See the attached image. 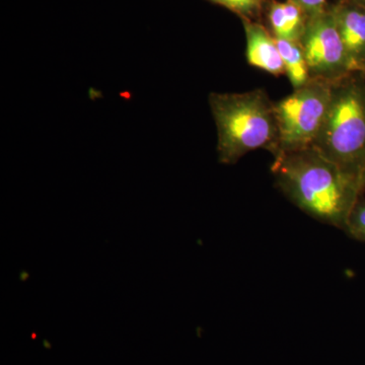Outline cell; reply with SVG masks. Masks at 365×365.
Masks as SVG:
<instances>
[{
  "label": "cell",
  "mask_w": 365,
  "mask_h": 365,
  "mask_svg": "<svg viewBox=\"0 0 365 365\" xmlns=\"http://www.w3.org/2000/svg\"><path fill=\"white\" fill-rule=\"evenodd\" d=\"M307 11L309 16L319 13L331 4L330 0H292Z\"/></svg>",
  "instance_id": "12"
},
{
  "label": "cell",
  "mask_w": 365,
  "mask_h": 365,
  "mask_svg": "<svg viewBox=\"0 0 365 365\" xmlns=\"http://www.w3.org/2000/svg\"><path fill=\"white\" fill-rule=\"evenodd\" d=\"M300 44L312 78L334 83L351 73L330 6L309 16Z\"/></svg>",
  "instance_id": "5"
},
{
  "label": "cell",
  "mask_w": 365,
  "mask_h": 365,
  "mask_svg": "<svg viewBox=\"0 0 365 365\" xmlns=\"http://www.w3.org/2000/svg\"><path fill=\"white\" fill-rule=\"evenodd\" d=\"M275 40L284 64L285 76H287L292 88L297 90L307 85L311 81L312 76L300 42Z\"/></svg>",
  "instance_id": "9"
},
{
  "label": "cell",
  "mask_w": 365,
  "mask_h": 365,
  "mask_svg": "<svg viewBox=\"0 0 365 365\" xmlns=\"http://www.w3.org/2000/svg\"><path fill=\"white\" fill-rule=\"evenodd\" d=\"M237 14L241 19L256 21L263 11L264 0H207Z\"/></svg>",
  "instance_id": "10"
},
{
  "label": "cell",
  "mask_w": 365,
  "mask_h": 365,
  "mask_svg": "<svg viewBox=\"0 0 365 365\" xmlns=\"http://www.w3.org/2000/svg\"><path fill=\"white\" fill-rule=\"evenodd\" d=\"M209 107L217 129L218 162L235 165L251 151L265 150L276 157L279 130L275 104L264 88L246 93H210Z\"/></svg>",
  "instance_id": "2"
},
{
  "label": "cell",
  "mask_w": 365,
  "mask_h": 365,
  "mask_svg": "<svg viewBox=\"0 0 365 365\" xmlns=\"http://www.w3.org/2000/svg\"><path fill=\"white\" fill-rule=\"evenodd\" d=\"M346 234L356 241L365 242V197L362 193L353 206L344 228Z\"/></svg>",
  "instance_id": "11"
},
{
  "label": "cell",
  "mask_w": 365,
  "mask_h": 365,
  "mask_svg": "<svg viewBox=\"0 0 365 365\" xmlns=\"http://www.w3.org/2000/svg\"><path fill=\"white\" fill-rule=\"evenodd\" d=\"M355 4H359V6L365 7V0H351Z\"/></svg>",
  "instance_id": "13"
},
{
  "label": "cell",
  "mask_w": 365,
  "mask_h": 365,
  "mask_svg": "<svg viewBox=\"0 0 365 365\" xmlns=\"http://www.w3.org/2000/svg\"><path fill=\"white\" fill-rule=\"evenodd\" d=\"M313 148L362 182L365 172L364 72H351L332 83L328 111Z\"/></svg>",
  "instance_id": "3"
},
{
  "label": "cell",
  "mask_w": 365,
  "mask_h": 365,
  "mask_svg": "<svg viewBox=\"0 0 365 365\" xmlns=\"http://www.w3.org/2000/svg\"><path fill=\"white\" fill-rule=\"evenodd\" d=\"M309 16L292 0H270L267 6L269 31L275 39L300 42Z\"/></svg>",
  "instance_id": "8"
},
{
  "label": "cell",
  "mask_w": 365,
  "mask_h": 365,
  "mask_svg": "<svg viewBox=\"0 0 365 365\" xmlns=\"http://www.w3.org/2000/svg\"><path fill=\"white\" fill-rule=\"evenodd\" d=\"M264 1H265V0H264Z\"/></svg>",
  "instance_id": "16"
},
{
  "label": "cell",
  "mask_w": 365,
  "mask_h": 365,
  "mask_svg": "<svg viewBox=\"0 0 365 365\" xmlns=\"http://www.w3.org/2000/svg\"><path fill=\"white\" fill-rule=\"evenodd\" d=\"M336 25L344 45L351 72H364L365 67V7L351 0L331 2Z\"/></svg>",
  "instance_id": "6"
},
{
  "label": "cell",
  "mask_w": 365,
  "mask_h": 365,
  "mask_svg": "<svg viewBox=\"0 0 365 365\" xmlns=\"http://www.w3.org/2000/svg\"><path fill=\"white\" fill-rule=\"evenodd\" d=\"M271 173L290 202L314 220L343 230L353 206L364 193L359 180L313 146L274 158Z\"/></svg>",
  "instance_id": "1"
},
{
  "label": "cell",
  "mask_w": 365,
  "mask_h": 365,
  "mask_svg": "<svg viewBox=\"0 0 365 365\" xmlns=\"http://www.w3.org/2000/svg\"><path fill=\"white\" fill-rule=\"evenodd\" d=\"M362 187H364V191L365 192V172L364 176H362Z\"/></svg>",
  "instance_id": "14"
},
{
  "label": "cell",
  "mask_w": 365,
  "mask_h": 365,
  "mask_svg": "<svg viewBox=\"0 0 365 365\" xmlns=\"http://www.w3.org/2000/svg\"><path fill=\"white\" fill-rule=\"evenodd\" d=\"M364 73L365 74V67H364Z\"/></svg>",
  "instance_id": "15"
},
{
  "label": "cell",
  "mask_w": 365,
  "mask_h": 365,
  "mask_svg": "<svg viewBox=\"0 0 365 365\" xmlns=\"http://www.w3.org/2000/svg\"><path fill=\"white\" fill-rule=\"evenodd\" d=\"M241 20L246 35V56L250 66L274 76L285 74L282 57L270 31L259 21L250 19Z\"/></svg>",
  "instance_id": "7"
},
{
  "label": "cell",
  "mask_w": 365,
  "mask_h": 365,
  "mask_svg": "<svg viewBox=\"0 0 365 365\" xmlns=\"http://www.w3.org/2000/svg\"><path fill=\"white\" fill-rule=\"evenodd\" d=\"M331 90L330 81L312 78L307 85L274 103L279 130L277 155L313 146L328 111Z\"/></svg>",
  "instance_id": "4"
}]
</instances>
